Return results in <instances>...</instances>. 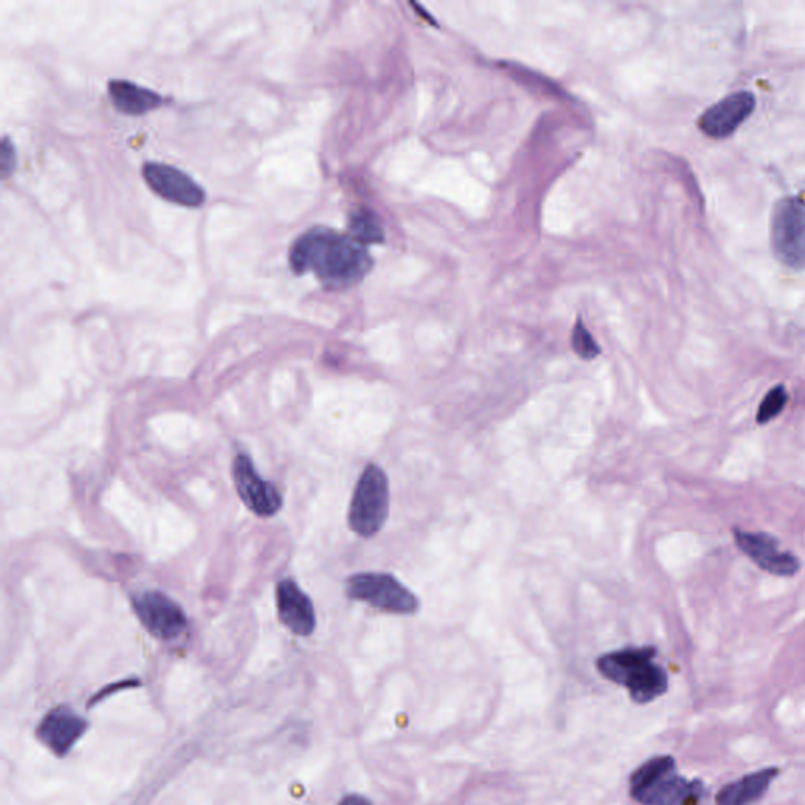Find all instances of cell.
Returning a JSON list of instances; mask_svg holds the SVG:
<instances>
[{
	"label": "cell",
	"mask_w": 805,
	"mask_h": 805,
	"mask_svg": "<svg viewBox=\"0 0 805 805\" xmlns=\"http://www.w3.org/2000/svg\"><path fill=\"white\" fill-rule=\"evenodd\" d=\"M290 262L296 274L315 272L330 290L349 289L371 270V259L362 242L325 227L308 230L294 242Z\"/></svg>",
	"instance_id": "cell-1"
},
{
	"label": "cell",
	"mask_w": 805,
	"mask_h": 805,
	"mask_svg": "<svg viewBox=\"0 0 805 805\" xmlns=\"http://www.w3.org/2000/svg\"><path fill=\"white\" fill-rule=\"evenodd\" d=\"M630 793L642 805H704L711 795L700 779L679 774L671 755L653 757L641 764L631 774Z\"/></svg>",
	"instance_id": "cell-2"
},
{
	"label": "cell",
	"mask_w": 805,
	"mask_h": 805,
	"mask_svg": "<svg viewBox=\"0 0 805 805\" xmlns=\"http://www.w3.org/2000/svg\"><path fill=\"white\" fill-rule=\"evenodd\" d=\"M654 646H628L599 657V674L609 682L627 687L639 705L652 704L668 690V675L663 665L654 663Z\"/></svg>",
	"instance_id": "cell-3"
},
{
	"label": "cell",
	"mask_w": 805,
	"mask_h": 805,
	"mask_svg": "<svg viewBox=\"0 0 805 805\" xmlns=\"http://www.w3.org/2000/svg\"><path fill=\"white\" fill-rule=\"evenodd\" d=\"M391 510L389 477L377 463L360 474L348 510V525L356 535L373 539L384 527Z\"/></svg>",
	"instance_id": "cell-4"
},
{
	"label": "cell",
	"mask_w": 805,
	"mask_h": 805,
	"mask_svg": "<svg viewBox=\"0 0 805 805\" xmlns=\"http://www.w3.org/2000/svg\"><path fill=\"white\" fill-rule=\"evenodd\" d=\"M347 597L393 616H414L421 609L417 595L389 573H358L345 584Z\"/></svg>",
	"instance_id": "cell-5"
},
{
	"label": "cell",
	"mask_w": 805,
	"mask_h": 805,
	"mask_svg": "<svg viewBox=\"0 0 805 805\" xmlns=\"http://www.w3.org/2000/svg\"><path fill=\"white\" fill-rule=\"evenodd\" d=\"M771 244L775 259L792 270L805 268V204L785 197L775 205L771 219Z\"/></svg>",
	"instance_id": "cell-6"
},
{
	"label": "cell",
	"mask_w": 805,
	"mask_h": 805,
	"mask_svg": "<svg viewBox=\"0 0 805 805\" xmlns=\"http://www.w3.org/2000/svg\"><path fill=\"white\" fill-rule=\"evenodd\" d=\"M132 609L150 634L161 641H172L186 630L183 609L161 591H143L132 598Z\"/></svg>",
	"instance_id": "cell-7"
},
{
	"label": "cell",
	"mask_w": 805,
	"mask_h": 805,
	"mask_svg": "<svg viewBox=\"0 0 805 805\" xmlns=\"http://www.w3.org/2000/svg\"><path fill=\"white\" fill-rule=\"evenodd\" d=\"M233 481L242 503L260 518L274 516L282 509V494L274 483L263 480L252 459L240 454L233 461Z\"/></svg>",
	"instance_id": "cell-8"
},
{
	"label": "cell",
	"mask_w": 805,
	"mask_h": 805,
	"mask_svg": "<svg viewBox=\"0 0 805 805\" xmlns=\"http://www.w3.org/2000/svg\"><path fill=\"white\" fill-rule=\"evenodd\" d=\"M735 542L763 572L775 576H795L801 568L796 555L779 550V542L764 532H748L735 529Z\"/></svg>",
	"instance_id": "cell-9"
},
{
	"label": "cell",
	"mask_w": 805,
	"mask_h": 805,
	"mask_svg": "<svg viewBox=\"0 0 805 805\" xmlns=\"http://www.w3.org/2000/svg\"><path fill=\"white\" fill-rule=\"evenodd\" d=\"M143 178L153 193L172 204L189 208L204 205V189L189 175L172 165L146 163L143 165Z\"/></svg>",
	"instance_id": "cell-10"
},
{
	"label": "cell",
	"mask_w": 805,
	"mask_h": 805,
	"mask_svg": "<svg viewBox=\"0 0 805 805\" xmlns=\"http://www.w3.org/2000/svg\"><path fill=\"white\" fill-rule=\"evenodd\" d=\"M755 97L751 91H735L705 110L698 119V128L712 139H726L752 116Z\"/></svg>",
	"instance_id": "cell-11"
},
{
	"label": "cell",
	"mask_w": 805,
	"mask_h": 805,
	"mask_svg": "<svg viewBox=\"0 0 805 805\" xmlns=\"http://www.w3.org/2000/svg\"><path fill=\"white\" fill-rule=\"evenodd\" d=\"M87 730V722L69 707L51 709L40 722L36 737L55 755L64 757L80 740Z\"/></svg>",
	"instance_id": "cell-12"
},
{
	"label": "cell",
	"mask_w": 805,
	"mask_h": 805,
	"mask_svg": "<svg viewBox=\"0 0 805 805\" xmlns=\"http://www.w3.org/2000/svg\"><path fill=\"white\" fill-rule=\"evenodd\" d=\"M279 620L296 635H311L316 628V613L312 599L293 579H285L275 588Z\"/></svg>",
	"instance_id": "cell-13"
},
{
	"label": "cell",
	"mask_w": 805,
	"mask_h": 805,
	"mask_svg": "<svg viewBox=\"0 0 805 805\" xmlns=\"http://www.w3.org/2000/svg\"><path fill=\"white\" fill-rule=\"evenodd\" d=\"M781 770L777 766L763 768L755 773L742 775L729 782L716 795V805H755L766 796Z\"/></svg>",
	"instance_id": "cell-14"
},
{
	"label": "cell",
	"mask_w": 805,
	"mask_h": 805,
	"mask_svg": "<svg viewBox=\"0 0 805 805\" xmlns=\"http://www.w3.org/2000/svg\"><path fill=\"white\" fill-rule=\"evenodd\" d=\"M109 95L116 108L130 116H142L164 102L160 95L128 80H110Z\"/></svg>",
	"instance_id": "cell-15"
},
{
	"label": "cell",
	"mask_w": 805,
	"mask_h": 805,
	"mask_svg": "<svg viewBox=\"0 0 805 805\" xmlns=\"http://www.w3.org/2000/svg\"><path fill=\"white\" fill-rule=\"evenodd\" d=\"M349 230H351L352 238L359 242H381L384 235L373 213L367 211V209H359L355 211L349 218Z\"/></svg>",
	"instance_id": "cell-16"
},
{
	"label": "cell",
	"mask_w": 805,
	"mask_h": 805,
	"mask_svg": "<svg viewBox=\"0 0 805 805\" xmlns=\"http://www.w3.org/2000/svg\"><path fill=\"white\" fill-rule=\"evenodd\" d=\"M788 402V393L782 384L775 385L764 395L762 404H760L759 413H757V422L760 425L770 424L782 411L785 410Z\"/></svg>",
	"instance_id": "cell-17"
},
{
	"label": "cell",
	"mask_w": 805,
	"mask_h": 805,
	"mask_svg": "<svg viewBox=\"0 0 805 805\" xmlns=\"http://www.w3.org/2000/svg\"><path fill=\"white\" fill-rule=\"evenodd\" d=\"M572 345L580 359L594 360L601 355V349H599L597 341H595V338L591 337V334L588 333L587 327L583 325L580 319L576 323L575 330H573Z\"/></svg>",
	"instance_id": "cell-18"
},
{
	"label": "cell",
	"mask_w": 805,
	"mask_h": 805,
	"mask_svg": "<svg viewBox=\"0 0 805 805\" xmlns=\"http://www.w3.org/2000/svg\"><path fill=\"white\" fill-rule=\"evenodd\" d=\"M17 167V152H14L13 143L10 142L9 138L3 139L2 142V175L3 178H9L11 172Z\"/></svg>",
	"instance_id": "cell-19"
},
{
	"label": "cell",
	"mask_w": 805,
	"mask_h": 805,
	"mask_svg": "<svg viewBox=\"0 0 805 805\" xmlns=\"http://www.w3.org/2000/svg\"><path fill=\"white\" fill-rule=\"evenodd\" d=\"M338 805H373L367 797L360 795H348L340 801Z\"/></svg>",
	"instance_id": "cell-20"
}]
</instances>
